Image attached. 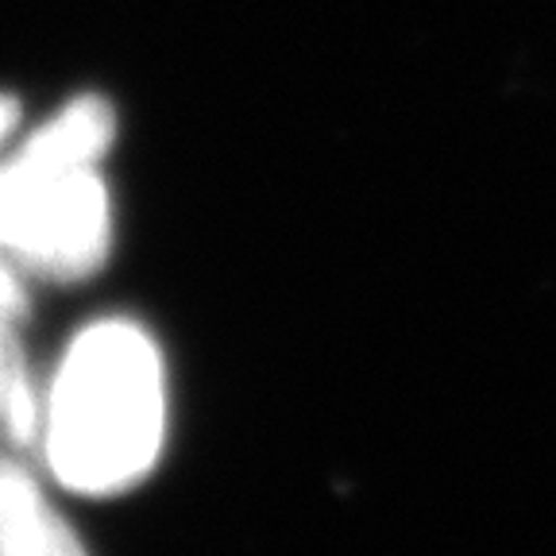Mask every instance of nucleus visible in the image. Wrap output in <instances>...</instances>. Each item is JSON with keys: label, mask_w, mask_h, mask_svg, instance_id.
I'll use <instances>...</instances> for the list:
<instances>
[{"label": "nucleus", "mask_w": 556, "mask_h": 556, "mask_svg": "<svg viewBox=\"0 0 556 556\" xmlns=\"http://www.w3.org/2000/svg\"><path fill=\"white\" fill-rule=\"evenodd\" d=\"M0 556H89L24 452L0 448Z\"/></svg>", "instance_id": "7ed1b4c3"}, {"label": "nucleus", "mask_w": 556, "mask_h": 556, "mask_svg": "<svg viewBox=\"0 0 556 556\" xmlns=\"http://www.w3.org/2000/svg\"><path fill=\"white\" fill-rule=\"evenodd\" d=\"M116 113L81 93L0 155V260L20 275L78 282L113 252V201L101 159Z\"/></svg>", "instance_id": "f03ea898"}, {"label": "nucleus", "mask_w": 556, "mask_h": 556, "mask_svg": "<svg viewBox=\"0 0 556 556\" xmlns=\"http://www.w3.org/2000/svg\"><path fill=\"white\" fill-rule=\"evenodd\" d=\"M166 441V367L155 337L101 317L70 340L43 391L39 444L78 495H116L155 468Z\"/></svg>", "instance_id": "f257e3e1"}, {"label": "nucleus", "mask_w": 556, "mask_h": 556, "mask_svg": "<svg viewBox=\"0 0 556 556\" xmlns=\"http://www.w3.org/2000/svg\"><path fill=\"white\" fill-rule=\"evenodd\" d=\"M20 128V101L12 93H0V155L9 151V139Z\"/></svg>", "instance_id": "20e7f679"}]
</instances>
